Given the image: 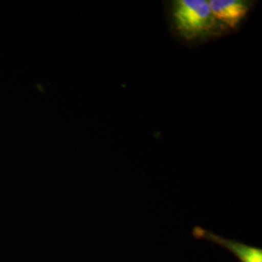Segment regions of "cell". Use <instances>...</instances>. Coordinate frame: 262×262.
Listing matches in <instances>:
<instances>
[{"mask_svg":"<svg viewBox=\"0 0 262 262\" xmlns=\"http://www.w3.org/2000/svg\"><path fill=\"white\" fill-rule=\"evenodd\" d=\"M208 2L213 16L227 32L241 27L253 5V2L244 0H211Z\"/></svg>","mask_w":262,"mask_h":262,"instance_id":"7a4b0ae2","label":"cell"},{"mask_svg":"<svg viewBox=\"0 0 262 262\" xmlns=\"http://www.w3.org/2000/svg\"><path fill=\"white\" fill-rule=\"evenodd\" d=\"M173 34L183 43H204L228 33L213 16L206 0H175L168 5Z\"/></svg>","mask_w":262,"mask_h":262,"instance_id":"6da1fadb","label":"cell"},{"mask_svg":"<svg viewBox=\"0 0 262 262\" xmlns=\"http://www.w3.org/2000/svg\"><path fill=\"white\" fill-rule=\"evenodd\" d=\"M192 235L196 239H205L210 242L219 244L233 253L240 262H262V250L246 244L228 240L220 235L215 234L200 226H195L192 229Z\"/></svg>","mask_w":262,"mask_h":262,"instance_id":"3957f363","label":"cell"}]
</instances>
